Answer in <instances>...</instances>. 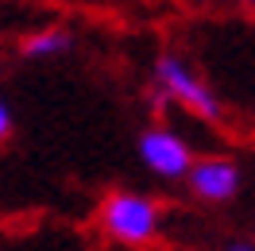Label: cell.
<instances>
[{
  "label": "cell",
  "mask_w": 255,
  "mask_h": 251,
  "mask_svg": "<svg viewBox=\"0 0 255 251\" xmlns=\"http://www.w3.org/2000/svg\"><path fill=\"white\" fill-rule=\"evenodd\" d=\"M159 81H162V89H166V97L182 101V105L190 112H197L201 120H217V116H221L217 97L209 93V85L197 78L182 58H162L159 62Z\"/></svg>",
  "instance_id": "cell-2"
},
{
  "label": "cell",
  "mask_w": 255,
  "mask_h": 251,
  "mask_svg": "<svg viewBox=\"0 0 255 251\" xmlns=\"http://www.w3.org/2000/svg\"><path fill=\"white\" fill-rule=\"evenodd\" d=\"M248 4H255V0H248Z\"/></svg>",
  "instance_id": "cell-7"
},
{
  "label": "cell",
  "mask_w": 255,
  "mask_h": 251,
  "mask_svg": "<svg viewBox=\"0 0 255 251\" xmlns=\"http://www.w3.org/2000/svg\"><path fill=\"white\" fill-rule=\"evenodd\" d=\"M62 50H70V35L62 31H35L31 39H23L27 58H50V54H62Z\"/></svg>",
  "instance_id": "cell-5"
},
{
  "label": "cell",
  "mask_w": 255,
  "mask_h": 251,
  "mask_svg": "<svg viewBox=\"0 0 255 251\" xmlns=\"http://www.w3.org/2000/svg\"><path fill=\"white\" fill-rule=\"evenodd\" d=\"M190 189L201 201H228L240 189V170L228 158H201L197 166H190Z\"/></svg>",
  "instance_id": "cell-4"
},
{
  "label": "cell",
  "mask_w": 255,
  "mask_h": 251,
  "mask_svg": "<svg viewBox=\"0 0 255 251\" xmlns=\"http://www.w3.org/2000/svg\"><path fill=\"white\" fill-rule=\"evenodd\" d=\"M12 135V112H8V105L0 101V143Z\"/></svg>",
  "instance_id": "cell-6"
},
{
  "label": "cell",
  "mask_w": 255,
  "mask_h": 251,
  "mask_svg": "<svg viewBox=\"0 0 255 251\" xmlns=\"http://www.w3.org/2000/svg\"><path fill=\"white\" fill-rule=\"evenodd\" d=\"M101 228L124 248H143L159 236V209L139 193H109L101 205Z\"/></svg>",
  "instance_id": "cell-1"
},
{
  "label": "cell",
  "mask_w": 255,
  "mask_h": 251,
  "mask_svg": "<svg viewBox=\"0 0 255 251\" xmlns=\"http://www.w3.org/2000/svg\"><path fill=\"white\" fill-rule=\"evenodd\" d=\"M139 155H143V162L159 174V178H186L190 166H193L190 143L178 139L174 131H166V127L147 131L143 139H139Z\"/></svg>",
  "instance_id": "cell-3"
}]
</instances>
